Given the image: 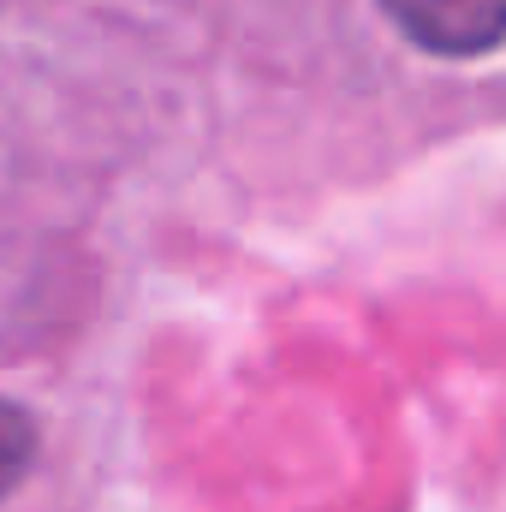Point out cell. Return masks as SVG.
Segmentation results:
<instances>
[{"label": "cell", "instance_id": "6da1fadb", "mask_svg": "<svg viewBox=\"0 0 506 512\" xmlns=\"http://www.w3.org/2000/svg\"><path fill=\"white\" fill-rule=\"evenodd\" d=\"M393 24L435 54H489L506 42V0H381Z\"/></svg>", "mask_w": 506, "mask_h": 512}, {"label": "cell", "instance_id": "7a4b0ae2", "mask_svg": "<svg viewBox=\"0 0 506 512\" xmlns=\"http://www.w3.org/2000/svg\"><path fill=\"white\" fill-rule=\"evenodd\" d=\"M30 459H36V429H30V417L0 399V495H12V489L24 483Z\"/></svg>", "mask_w": 506, "mask_h": 512}]
</instances>
